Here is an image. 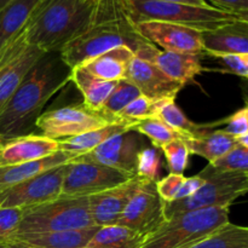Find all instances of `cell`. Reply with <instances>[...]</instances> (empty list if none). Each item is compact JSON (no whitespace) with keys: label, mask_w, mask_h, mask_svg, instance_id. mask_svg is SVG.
Listing matches in <instances>:
<instances>
[{"label":"cell","mask_w":248,"mask_h":248,"mask_svg":"<svg viewBox=\"0 0 248 248\" xmlns=\"http://www.w3.org/2000/svg\"><path fill=\"white\" fill-rule=\"evenodd\" d=\"M148 44L135 29L124 0H108L101 18L60 51L63 62L73 69L91 58L119 46L138 51Z\"/></svg>","instance_id":"cell-3"},{"label":"cell","mask_w":248,"mask_h":248,"mask_svg":"<svg viewBox=\"0 0 248 248\" xmlns=\"http://www.w3.org/2000/svg\"><path fill=\"white\" fill-rule=\"evenodd\" d=\"M150 116H154V102L140 94L135 101L127 104L118 114L116 119L119 121H123V123L136 125L138 121L150 118Z\"/></svg>","instance_id":"cell-34"},{"label":"cell","mask_w":248,"mask_h":248,"mask_svg":"<svg viewBox=\"0 0 248 248\" xmlns=\"http://www.w3.org/2000/svg\"><path fill=\"white\" fill-rule=\"evenodd\" d=\"M15 240H7V239H0V248H7L10 245L14 242Z\"/></svg>","instance_id":"cell-42"},{"label":"cell","mask_w":248,"mask_h":248,"mask_svg":"<svg viewBox=\"0 0 248 248\" xmlns=\"http://www.w3.org/2000/svg\"><path fill=\"white\" fill-rule=\"evenodd\" d=\"M135 29L144 40L164 51L202 55V38L198 29L161 21L138 22Z\"/></svg>","instance_id":"cell-13"},{"label":"cell","mask_w":248,"mask_h":248,"mask_svg":"<svg viewBox=\"0 0 248 248\" xmlns=\"http://www.w3.org/2000/svg\"><path fill=\"white\" fill-rule=\"evenodd\" d=\"M98 228L94 225L78 230L22 234L14 240L23 242L29 248H85Z\"/></svg>","instance_id":"cell-21"},{"label":"cell","mask_w":248,"mask_h":248,"mask_svg":"<svg viewBox=\"0 0 248 248\" xmlns=\"http://www.w3.org/2000/svg\"><path fill=\"white\" fill-rule=\"evenodd\" d=\"M58 150V140L36 133L0 140V167L35 161Z\"/></svg>","instance_id":"cell-16"},{"label":"cell","mask_w":248,"mask_h":248,"mask_svg":"<svg viewBox=\"0 0 248 248\" xmlns=\"http://www.w3.org/2000/svg\"><path fill=\"white\" fill-rule=\"evenodd\" d=\"M24 210L16 207H0V239L14 240L17 234Z\"/></svg>","instance_id":"cell-35"},{"label":"cell","mask_w":248,"mask_h":248,"mask_svg":"<svg viewBox=\"0 0 248 248\" xmlns=\"http://www.w3.org/2000/svg\"><path fill=\"white\" fill-rule=\"evenodd\" d=\"M135 55V51L128 46H119L91 58L81 67L101 80L120 81L126 78L127 68Z\"/></svg>","instance_id":"cell-19"},{"label":"cell","mask_w":248,"mask_h":248,"mask_svg":"<svg viewBox=\"0 0 248 248\" xmlns=\"http://www.w3.org/2000/svg\"><path fill=\"white\" fill-rule=\"evenodd\" d=\"M69 81H72L81 93L84 98L82 104L89 110L97 111V113L101 111L103 104L106 103L118 84V81H106L93 77L81 65L73 68L70 72Z\"/></svg>","instance_id":"cell-24"},{"label":"cell","mask_w":248,"mask_h":248,"mask_svg":"<svg viewBox=\"0 0 248 248\" xmlns=\"http://www.w3.org/2000/svg\"><path fill=\"white\" fill-rule=\"evenodd\" d=\"M133 177L135 176L96 162L74 159L65 167L62 196L89 198L115 188Z\"/></svg>","instance_id":"cell-8"},{"label":"cell","mask_w":248,"mask_h":248,"mask_svg":"<svg viewBox=\"0 0 248 248\" xmlns=\"http://www.w3.org/2000/svg\"><path fill=\"white\" fill-rule=\"evenodd\" d=\"M109 123L101 113L81 106H64L41 113L35 123L40 135L55 140H67L87 131L103 127Z\"/></svg>","instance_id":"cell-9"},{"label":"cell","mask_w":248,"mask_h":248,"mask_svg":"<svg viewBox=\"0 0 248 248\" xmlns=\"http://www.w3.org/2000/svg\"><path fill=\"white\" fill-rule=\"evenodd\" d=\"M184 248H248V228L229 222Z\"/></svg>","instance_id":"cell-28"},{"label":"cell","mask_w":248,"mask_h":248,"mask_svg":"<svg viewBox=\"0 0 248 248\" xmlns=\"http://www.w3.org/2000/svg\"><path fill=\"white\" fill-rule=\"evenodd\" d=\"M60 52L44 53L0 110V140L33 133L46 103L69 82Z\"/></svg>","instance_id":"cell-1"},{"label":"cell","mask_w":248,"mask_h":248,"mask_svg":"<svg viewBox=\"0 0 248 248\" xmlns=\"http://www.w3.org/2000/svg\"><path fill=\"white\" fill-rule=\"evenodd\" d=\"M133 127H135V125H132V124L123 123V121L111 123L103 126V127L87 131L82 135L58 140V147H60L61 152L67 153V154L72 155L75 159V157L87 154L91 150H93L94 148L99 147L102 143L108 140L109 138L133 130Z\"/></svg>","instance_id":"cell-23"},{"label":"cell","mask_w":248,"mask_h":248,"mask_svg":"<svg viewBox=\"0 0 248 248\" xmlns=\"http://www.w3.org/2000/svg\"><path fill=\"white\" fill-rule=\"evenodd\" d=\"M142 179L135 176L115 188L89 196L90 212L93 224L99 228L118 224L121 213L140 188Z\"/></svg>","instance_id":"cell-15"},{"label":"cell","mask_w":248,"mask_h":248,"mask_svg":"<svg viewBox=\"0 0 248 248\" xmlns=\"http://www.w3.org/2000/svg\"><path fill=\"white\" fill-rule=\"evenodd\" d=\"M94 227L89 198L62 196L24 210L17 235L65 232Z\"/></svg>","instance_id":"cell-7"},{"label":"cell","mask_w":248,"mask_h":248,"mask_svg":"<svg viewBox=\"0 0 248 248\" xmlns=\"http://www.w3.org/2000/svg\"><path fill=\"white\" fill-rule=\"evenodd\" d=\"M133 131L142 135L143 137H147L152 142V144L159 149L162 145L167 144L172 140L182 138V136L177 131H174L173 128H171L164 121L155 116H150V118L138 121L133 127Z\"/></svg>","instance_id":"cell-31"},{"label":"cell","mask_w":248,"mask_h":248,"mask_svg":"<svg viewBox=\"0 0 248 248\" xmlns=\"http://www.w3.org/2000/svg\"><path fill=\"white\" fill-rule=\"evenodd\" d=\"M108 0H41L24 28L27 44L60 52L101 18Z\"/></svg>","instance_id":"cell-2"},{"label":"cell","mask_w":248,"mask_h":248,"mask_svg":"<svg viewBox=\"0 0 248 248\" xmlns=\"http://www.w3.org/2000/svg\"><path fill=\"white\" fill-rule=\"evenodd\" d=\"M65 167L61 165L0 193V207L27 210L60 198Z\"/></svg>","instance_id":"cell-10"},{"label":"cell","mask_w":248,"mask_h":248,"mask_svg":"<svg viewBox=\"0 0 248 248\" xmlns=\"http://www.w3.org/2000/svg\"><path fill=\"white\" fill-rule=\"evenodd\" d=\"M72 160H74L72 155L58 150L48 156L35 160V161L16 165V166L0 167V193L7 190L11 186L23 183L43 172L55 169L61 165L69 164Z\"/></svg>","instance_id":"cell-20"},{"label":"cell","mask_w":248,"mask_h":248,"mask_svg":"<svg viewBox=\"0 0 248 248\" xmlns=\"http://www.w3.org/2000/svg\"><path fill=\"white\" fill-rule=\"evenodd\" d=\"M124 2L133 24L161 21L205 31L236 21H248L247 17L213 6H194L160 0H124Z\"/></svg>","instance_id":"cell-4"},{"label":"cell","mask_w":248,"mask_h":248,"mask_svg":"<svg viewBox=\"0 0 248 248\" xmlns=\"http://www.w3.org/2000/svg\"><path fill=\"white\" fill-rule=\"evenodd\" d=\"M135 53L150 60L165 75L183 85L193 81L196 75L203 72L201 55L164 51L150 43L145 44Z\"/></svg>","instance_id":"cell-17"},{"label":"cell","mask_w":248,"mask_h":248,"mask_svg":"<svg viewBox=\"0 0 248 248\" xmlns=\"http://www.w3.org/2000/svg\"><path fill=\"white\" fill-rule=\"evenodd\" d=\"M145 236L121 225H108L97 229L85 248H140Z\"/></svg>","instance_id":"cell-27"},{"label":"cell","mask_w":248,"mask_h":248,"mask_svg":"<svg viewBox=\"0 0 248 248\" xmlns=\"http://www.w3.org/2000/svg\"><path fill=\"white\" fill-rule=\"evenodd\" d=\"M7 248H29V247L26 246L23 242H19V241H16V240H15V241L12 242V244L10 245V246Z\"/></svg>","instance_id":"cell-41"},{"label":"cell","mask_w":248,"mask_h":248,"mask_svg":"<svg viewBox=\"0 0 248 248\" xmlns=\"http://www.w3.org/2000/svg\"><path fill=\"white\" fill-rule=\"evenodd\" d=\"M205 183L189 198L164 202L165 218L186 211L210 207H230L248 191V172H223L207 164L198 173Z\"/></svg>","instance_id":"cell-6"},{"label":"cell","mask_w":248,"mask_h":248,"mask_svg":"<svg viewBox=\"0 0 248 248\" xmlns=\"http://www.w3.org/2000/svg\"><path fill=\"white\" fill-rule=\"evenodd\" d=\"M202 53L248 55V21H236L219 28L201 31Z\"/></svg>","instance_id":"cell-18"},{"label":"cell","mask_w":248,"mask_h":248,"mask_svg":"<svg viewBox=\"0 0 248 248\" xmlns=\"http://www.w3.org/2000/svg\"><path fill=\"white\" fill-rule=\"evenodd\" d=\"M208 57L215 58L222 63L227 72L236 74L242 79L248 78V55L239 53H220V55H207Z\"/></svg>","instance_id":"cell-36"},{"label":"cell","mask_w":248,"mask_h":248,"mask_svg":"<svg viewBox=\"0 0 248 248\" xmlns=\"http://www.w3.org/2000/svg\"><path fill=\"white\" fill-rule=\"evenodd\" d=\"M155 182L142 179L140 188L130 199L116 225L128 228L147 239L166 220L164 201L157 194Z\"/></svg>","instance_id":"cell-11"},{"label":"cell","mask_w":248,"mask_h":248,"mask_svg":"<svg viewBox=\"0 0 248 248\" xmlns=\"http://www.w3.org/2000/svg\"><path fill=\"white\" fill-rule=\"evenodd\" d=\"M211 6L248 18V0H205Z\"/></svg>","instance_id":"cell-39"},{"label":"cell","mask_w":248,"mask_h":248,"mask_svg":"<svg viewBox=\"0 0 248 248\" xmlns=\"http://www.w3.org/2000/svg\"><path fill=\"white\" fill-rule=\"evenodd\" d=\"M125 79L132 82L142 96L153 102L176 99L184 87L183 84L165 75L152 61L140 55H135L131 61Z\"/></svg>","instance_id":"cell-14"},{"label":"cell","mask_w":248,"mask_h":248,"mask_svg":"<svg viewBox=\"0 0 248 248\" xmlns=\"http://www.w3.org/2000/svg\"><path fill=\"white\" fill-rule=\"evenodd\" d=\"M203 183L205 179L198 174L193 177H186L184 174L170 173L162 179L155 182V186L160 199L167 203L189 198Z\"/></svg>","instance_id":"cell-29"},{"label":"cell","mask_w":248,"mask_h":248,"mask_svg":"<svg viewBox=\"0 0 248 248\" xmlns=\"http://www.w3.org/2000/svg\"><path fill=\"white\" fill-rule=\"evenodd\" d=\"M12 0H0V10L1 9H4L5 6H6L7 4H9V2H11Z\"/></svg>","instance_id":"cell-43"},{"label":"cell","mask_w":248,"mask_h":248,"mask_svg":"<svg viewBox=\"0 0 248 248\" xmlns=\"http://www.w3.org/2000/svg\"><path fill=\"white\" fill-rule=\"evenodd\" d=\"M160 149L164 153L170 172L176 174H184V171L188 167L189 155H190L186 142L182 138H178L162 145Z\"/></svg>","instance_id":"cell-32"},{"label":"cell","mask_w":248,"mask_h":248,"mask_svg":"<svg viewBox=\"0 0 248 248\" xmlns=\"http://www.w3.org/2000/svg\"><path fill=\"white\" fill-rule=\"evenodd\" d=\"M154 116L164 121L182 136V140L200 135L208 130L213 124H196L186 118V114L178 108L176 99H162L154 102Z\"/></svg>","instance_id":"cell-26"},{"label":"cell","mask_w":248,"mask_h":248,"mask_svg":"<svg viewBox=\"0 0 248 248\" xmlns=\"http://www.w3.org/2000/svg\"><path fill=\"white\" fill-rule=\"evenodd\" d=\"M210 165L223 172H248V148L237 144Z\"/></svg>","instance_id":"cell-33"},{"label":"cell","mask_w":248,"mask_h":248,"mask_svg":"<svg viewBox=\"0 0 248 248\" xmlns=\"http://www.w3.org/2000/svg\"><path fill=\"white\" fill-rule=\"evenodd\" d=\"M157 166H159V161H157V155L155 154L154 150L145 149L144 148L140 152V156H138L137 173H136V176L140 177L143 179L155 181Z\"/></svg>","instance_id":"cell-37"},{"label":"cell","mask_w":248,"mask_h":248,"mask_svg":"<svg viewBox=\"0 0 248 248\" xmlns=\"http://www.w3.org/2000/svg\"><path fill=\"white\" fill-rule=\"evenodd\" d=\"M225 123V127L223 128L224 132L232 137H242V136H248V109L247 107L239 109L235 111L230 118H228Z\"/></svg>","instance_id":"cell-38"},{"label":"cell","mask_w":248,"mask_h":248,"mask_svg":"<svg viewBox=\"0 0 248 248\" xmlns=\"http://www.w3.org/2000/svg\"><path fill=\"white\" fill-rule=\"evenodd\" d=\"M144 148V137L131 130L109 138L99 147L75 159L96 162L136 176L138 156Z\"/></svg>","instance_id":"cell-12"},{"label":"cell","mask_w":248,"mask_h":248,"mask_svg":"<svg viewBox=\"0 0 248 248\" xmlns=\"http://www.w3.org/2000/svg\"><path fill=\"white\" fill-rule=\"evenodd\" d=\"M160 1L166 2H176V4H186V5H194V6H211L210 4L205 0H160Z\"/></svg>","instance_id":"cell-40"},{"label":"cell","mask_w":248,"mask_h":248,"mask_svg":"<svg viewBox=\"0 0 248 248\" xmlns=\"http://www.w3.org/2000/svg\"><path fill=\"white\" fill-rule=\"evenodd\" d=\"M41 0H12L0 10V52L19 35Z\"/></svg>","instance_id":"cell-22"},{"label":"cell","mask_w":248,"mask_h":248,"mask_svg":"<svg viewBox=\"0 0 248 248\" xmlns=\"http://www.w3.org/2000/svg\"><path fill=\"white\" fill-rule=\"evenodd\" d=\"M140 92L135 85L131 81H128L127 79H123L120 81H118L115 89L113 90V92L110 93V96L108 97V99L106 101V103L102 107L101 111L99 113L109 121V123H119V120L116 119L118 114L125 108L127 104H130L131 102L135 101L137 97L140 96Z\"/></svg>","instance_id":"cell-30"},{"label":"cell","mask_w":248,"mask_h":248,"mask_svg":"<svg viewBox=\"0 0 248 248\" xmlns=\"http://www.w3.org/2000/svg\"><path fill=\"white\" fill-rule=\"evenodd\" d=\"M230 207L186 211L167 218L140 248H184L229 223Z\"/></svg>","instance_id":"cell-5"},{"label":"cell","mask_w":248,"mask_h":248,"mask_svg":"<svg viewBox=\"0 0 248 248\" xmlns=\"http://www.w3.org/2000/svg\"><path fill=\"white\" fill-rule=\"evenodd\" d=\"M190 154L199 155L212 164L237 145L236 138L223 130L203 131L200 135L183 140Z\"/></svg>","instance_id":"cell-25"}]
</instances>
